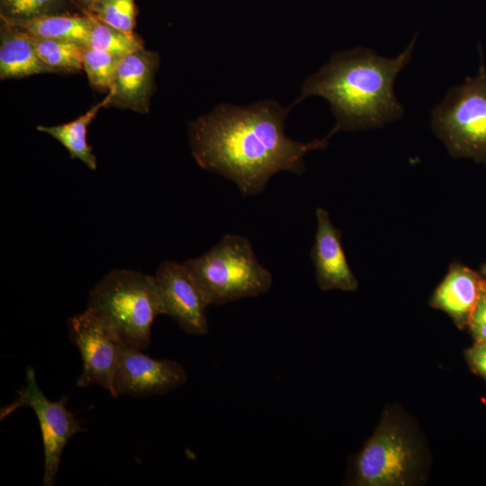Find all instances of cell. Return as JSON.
Here are the masks:
<instances>
[{
    "mask_svg": "<svg viewBox=\"0 0 486 486\" xmlns=\"http://www.w3.org/2000/svg\"><path fill=\"white\" fill-rule=\"evenodd\" d=\"M421 453L402 421L390 412L356 455L351 482L363 486H401L417 475Z\"/></svg>",
    "mask_w": 486,
    "mask_h": 486,
    "instance_id": "cell-6",
    "label": "cell"
},
{
    "mask_svg": "<svg viewBox=\"0 0 486 486\" xmlns=\"http://www.w3.org/2000/svg\"><path fill=\"white\" fill-rule=\"evenodd\" d=\"M290 108L273 100L217 105L189 124L194 158L202 169L233 182L244 196L262 194L279 172L302 175L304 156L325 148L332 135L310 142L288 138L284 122Z\"/></svg>",
    "mask_w": 486,
    "mask_h": 486,
    "instance_id": "cell-1",
    "label": "cell"
},
{
    "mask_svg": "<svg viewBox=\"0 0 486 486\" xmlns=\"http://www.w3.org/2000/svg\"><path fill=\"white\" fill-rule=\"evenodd\" d=\"M86 13L129 33L133 32L136 24L137 9L134 0H97Z\"/></svg>",
    "mask_w": 486,
    "mask_h": 486,
    "instance_id": "cell-21",
    "label": "cell"
},
{
    "mask_svg": "<svg viewBox=\"0 0 486 486\" xmlns=\"http://www.w3.org/2000/svg\"><path fill=\"white\" fill-rule=\"evenodd\" d=\"M451 88L431 112V126L453 158L486 161V68Z\"/></svg>",
    "mask_w": 486,
    "mask_h": 486,
    "instance_id": "cell-5",
    "label": "cell"
},
{
    "mask_svg": "<svg viewBox=\"0 0 486 486\" xmlns=\"http://www.w3.org/2000/svg\"><path fill=\"white\" fill-rule=\"evenodd\" d=\"M484 273H485V274H486V266H485V268H484Z\"/></svg>",
    "mask_w": 486,
    "mask_h": 486,
    "instance_id": "cell-25",
    "label": "cell"
},
{
    "mask_svg": "<svg viewBox=\"0 0 486 486\" xmlns=\"http://www.w3.org/2000/svg\"><path fill=\"white\" fill-rule=\"evenodd\" d=\"M483 284L473 271L454 265L435 291L431 304L464 324L468 321Z\"/></svg>",
    "mask_w": 486,
    "mask_h": 486,
    "instance_id": "cell-13",
    "label": "cell"
},
{
    "mask_svg": "<svg viewBox=\"0 0 486 486\" xmlns=\"http://www.w3.org/2000/svg\"><path fill=\"white\" fill-rule=\"evenodd\" d=\"M317 230L311 248L316 281L323 291L353 292L358 283L347 262L341 232L332 223L328 212L316 209Z\"/></svg>",
    "mask_w": 486,
    "mask_h": 486,
    "instance_id": "cell-11",
    "label": "cell"
},
{
    "mask_svg": "<svg viewBox=\"0 0 486 486\" xmlns=\"http://www.w3.org/2000/svg\"><path fill=\"white\" fill-rule=\"evenodd\" d=\"M86 14L90 20L87 46L122 57L144 48L141 40L133 32H125L105 23L91 13Z\"/></svg>",
    "mask_w": 486,
    "mask_h": 486,
    "instance_id": "cell-17",
    "label": "cell"
},
{
    "mask_svg": "<svg viewBox=\"0 0 486 486\" xmlns=\"http://www.w3.org/2000/svg\"><path fill=\"white\" fill-rule=\"evenodd\" d=\"M75 8L80 13H86L97 0H71Z\"/></svg>",
    "mask_w": 486,
    "mask_h": 486,
    "instance_id": "cell-24",
    "label": "cell"
},
{
    "mask_svg": "<svg viewBox=\"0 0 486 486\" xmlns=\"http://www.w3.org/2000/svg\"><path fill=\"white\" fill-rule=\"evenodd\" d=\"M71 0H0V17L30 19L41 15L72 13Z\"/></svg>",
    "mask_w": 486,
    "mask_h": 486,
    "instance_id": "cell-20",
    "label": "cell"
},
{
    "mask_svg": "<svg viewBox=\"0 0 486 486\" xmlns=\"http://www.w3.org/2000/svg\"><path fill=\"white\" fill-rule=\"evenodd\" d=\"M210 305H223L269 291L273 276L263 266L250 241L229 233L202 255L183 263Z\"/></svg>",
    "mask_w": 486,
    "mask_h": 486,
    "instance_id": "cell-4",
    "label": "cell"
},
{
    "mask_svg": "<svg viewBox=\"0 0 486 486\" xmlns=\"http://www.w3.org/2000/svg\"><path fill=\"white\" fill-rule=\"evenodd\" d=\"M416 38L395 58L363 47L335 53L307 78L293 105L310 95L326 99L336 118L331 135L378 128L400 119L404 109L395 95L394 82L410 60Z\"/></svg>",
    "mask_w": 486,
    "mask_h": 486,
    "instance_id": "cell-2",
    "label": "cell"
},
{
    "mask_svg": "<svg viewBox=\"0 0 486 486\" xmlns=\"http://www.w3.org/2000/svg\"><path fill=\"white\" fill-rule=\"evenodd\" d=\"M67 396L57 401L50 400L37 384L34 369L28 367L25 385L10 404L1 409V419L22 407H30L34 411L43 443L44 486L55 484L64 448L74 435L84 431L75 413L67 408Z\"/></svg>",
    "mask_w": 486,
    "mask_h": 486,
    "instance_id": "cell-7",
    "label": "cell"
},
{
    "mask_svg": "<svg viewBox=\"0 0 486 486\" xmlns=\"http://www.w3.org/2000/svg\"><path fill=\"white\" fill-rule=\"evenodd\" d=\"M122 58L87 45L82 48L83 68L91 85L98 90H110L115 70Z\"/></svg>",
    "mask_w": 486,
    "mask_h": 486,
    "instance_id": "cell-19",
    "label": "cell"
},
{
    "mask_svg": "<svg viewBox=\"0 0 486 486\" xmlns=\"http://www.w3.org/2000/svg\"><path fill=\"white\" fill-rule=\"evenodd\" d=\"M40 58L59 72L76 71L83 68V45L58 40L41 39L26 33Z\"/></svg>",
    "mask_w": 486,
    "mask_h": 486,
    "instance_id": "cell-18",
    "label": "cell"
},
{
    "mask_svg": "<svg viewBox=\"0 0 486 486\" xmlns=\"http://www.w3.org/2000/svg\"><path fill=\"white\" fill-rule=\"evenodd\" d=\"M112 95V91L109 90L106 96L100 103L72 122L56 126L40 125L37 130L55 138L67 148L71 158H78L88 168L95 170L97 167L96 158L92 152L91 146L86 141L87 126L101 108L108 106Z\"/></svg>",
    "mask_w": 486,
    "mask_h": 486,
    "instance_id": "cell-16",
    "label": "cell"
},
{
    "mask_svg": "<svg viewBox=\"0 0 486 486\" xmlns=\"http://www.w3.org/2000/svg\"><path fill=\"white\" fill-rule=\"evenodd\" d=\"M187 373L178 362L152 358L140 349L123 346L111 395L147 397L160 395L185 383Z\"/></svg>",
    "mask_w": 486,
    "mask_h": 486,
    "instance_id": "cell-10",
    "label": "cell"
},
{
    "mask_svg": "<svg viewBox=\"0 0 486 486\" xmlns=\"http://www.w3.org/2000/svg\"><path fill=\"white\" fill-rule=\"evenodd\" d=\"M476 341L486 342V285L483 284L479 299L468 319Z\"/></svg>",
    "mask_w": 486,
    "mask_h": 486,
    "instance_id": "cell-22",
    "label": "cell"
},
{
    "mask_svg": "<svg viewBox=\"0 0 486 486\" xmlns=\"http://www.w3.org/2000/svg\"><path fill=\"white\" fill-rule=\"evenodd\" d=\"M86 310L100 319L125 346L146 349L151 327L163 305L153 275L116 269L90 291Z\"/></svg>",
    "mask_w": 486,
    "mask_h": 486,
    "instance_id": "cell-3",
    "label": "cell"
},
{
    "mask_svg": "<svg viewBox=\"0 0 486 486\" xmlns=\"http://www.w3.org/2000/svg\"><path fill=\"white\" fill-rule=\"evenodd\" d=\"M1 20L17 29L41 39L67 40L86 45L90 31V20L86 13H67L41 15L30 19Z\"/></svg>",
    "mask_w": 486,
    "mask_h": 486,
    "instance_id": "cell-15",
    "label": "cell"
},
{
    "mask_svg": "<svg viewBox=\"0 0 486 486\" xmlns=\"http://www.w3.org/2000/svg\"><path fill=\"white\" fill-rule=\"evenodd\" d=\"M42 73L60 72L40 58L25 32L1 20V79L19 78Z\"/></svg>",
    "mask_w": 486,
    "mask_h": 486,
    "instance_id": "cell-14",
    "label": "cell"
},
{
    "mask_svg": "<svg viewBox=\"0 0 486 486\" xmlns=\"http://www.w3.org/2000/svg\"><path fill=\"white\" fill-rule=\"evenodd\" d=\"M158 63V55L144 48L124 56L115 70L110 88L112 95L107 107L148 112Z\"/></svg>",
    "mask_w": 486,
    "mask_h": 486,
    "instance_id": "cell-12",
    "label": "cell"
},
{
    "mask_svg": "<svg viewBox=\"0 0 486 486\" xmlns=\"http://www.w3.org/2000/svg\"><path fill=\"white\" fill-rule=\"evenodd\" d=\"M164 314L190 335L208 332L207 307L202 290L184 264L164 261L153 275Z\"/></svg>",
    "mask_w": 486,
    "mask_h": 486,
    "instance_id": "cell-9",
    "label": "cell"
},
{
    "mask_svg": "<svg viewBox=\"0 0 486 486\" xmlns=\"http://www.w3.org/2000/svg\"><path fill=\"white\" fill-rule=\"evenodd\" d=\"M467 358L471 365L486 379V342L476 341L468 349Z\"/></svg>",
    "mask_w": 486,
    "mask_h": 486,
    "instance_id": "cell-23",
    "label": "cell"
},
{
    "mask_svg": "<svg viewBox=\"0 0 486 486\" xmlns=\"http://www.w3.org/2000/svg\"><path fill=\"white\" fill-rule=\"evenodd\" d=\"M68 327L69 338L78 349L83 363L76 386L86 388L97 384L111 393L121 352L125 346L86 309L71 317Z\"/></svg>",
    "mask_w": 486,
    "mask_h": 486,
    "instance_id": "cell-8",
    "label": "cell"
}]
</instances>
